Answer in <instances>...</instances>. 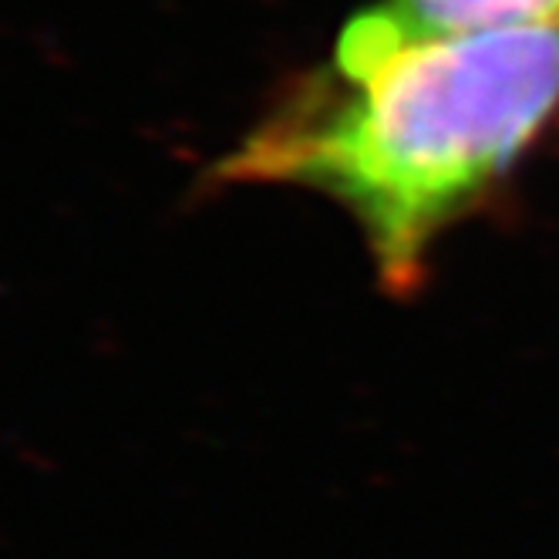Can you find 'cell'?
Wrapping results in <instances>:
<instances>
[{
    "mask_svg": "<svg viewBox=\"0 0 559 559\" xmlns=\"http://www.w3.org/2000/svg\"><path fill=\"white\" fill-rule=\"evenodd\" d=\"M559 126V27L445 34L324 64L199 179L297 186L365 236L381 287L412 297L435 243L483 210Z\"/></svg>",
    "mask_w": 559,
    "mask_h": 559,
    "instance_id": "cell-1",
    "label": "cell"
},
{
    "mask_svg": "<svg viewBox=\"0 0 559 559\" xmlns=\"http://www.w3.org/2000/svg\"><path fill=\"white\" fill-rule=\"evenodd\" d=\"M506 27H559V0H378L347 21L331 64L354 68L431 37Z\"/></svg>",
    "mask_w": 559,
    "mask_h": 559,
    "instance_id": "cell-2",
    "label": "cell"
}]
</instances>
